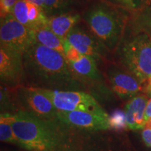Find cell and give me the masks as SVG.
<instances>
[{"instance_id": "obj_27", "label": "cell", "mask_w": 151, "mask_h": 151, "mask_svg": "<svg viewBox=\"0 0 151 151\" xmlns=\"http://www.w3.org/2000/svg\"><path fill=\"white\" fill-rule=\"evenodd\" d=\"M145 128H148V129H151V118H149L146 120V122H145L144 127H143V129Z\"/></svg>"}, {"instance_id": "obj_15", "label": "cell", "mask_w": 151, "mask_h": 151, "mask_svg": "<svg viewBox=\"0 0 151 151\" xmlns=\"http://www.w3.org/2000/svg\"><path fill=\"white\" fill-rule=\"evenodd\" d=\"M79 19L80 16L74 14H62L58 16H52L48 18L47 27L58 37L65 40L68 34L74 27Z\"/></svg>"}, {"instance_id": "obj_16", "label": "cell", "mask_w": 151, "mask_h": 151, "mask_svg": "<svg viewBox=\"0 0 151 151\" xmlns=\"http://www.w3.org/2000/svg\"><path fill=\"white\" fill-rule=\"evenodd\" d=\"M34 41L47 48L57 50L65 55V41L47 26L34 31Z\"/></svg>"}, {"instance_id": "obj_12", "label": "cell", "mask_w": 151, "mask_h": 151, "mask_svg": "<svg viewBox=\"0 0 151 151\" xmlns=\"http://www.w3.org/2000/svg\"><path fill=\"white\" fill-rule=\"evenodd\" d=\"M65 40L80 53L92 57L97 61L104 57L108 50L95 36L76 27L68 34Z\"/></svg>"}, {"instance_id": "obj_3", "label": "cell", "mask_w": 151, "mask_h": 151, "mask_svg": "<svg viewBox=\"0 0 151 151\" xmlns=\"http://www.w3.org/2000/svg\"><path fill=\"white\" fill-rule=\"evenodd\" d=\"M122 65L140 82L151 78V37L140 34L123 43L119 50Z\"/></svg>"}, {"instance_id": "obj_22", "label": "cell", "mask_w": 151, "mask_h": 151, "mask_svg": "<svg viewBox=\"0 0 151 151\" xmlns=\"http://www.w3.org/2000/svg\"><path fill=\"white\" fill-rule=\"evenodd\" d=\"M143 142L148 147L151 148V129L145 128L141 133Z\"/></svg>"}, {"instance_id": "obj_11", "label": "cell", "mask_w": 151, "mask_h": 151, "mask_svg": "<svg viewBox=\"0 0 151 151\" xmlns=\"http://www.w3.org/2000/svg\"><path fill=\"white\" fill-rule=\"evenodd\" d=\"M113 91L121 99H131L141 90V83L132 73L109 65L106 71Z\"/></svg>"}, {"instance_id": "obj_4", "label": "cell", "mask_w": 151, "mask_h": 151, "mask_svg": "<svg viewBox=\"0 0 151 151\" xmlns=\"http://www.w3.org/2000/svg\"><path fill=\"white\" fill-rule=\"evenodd\" d=\"M88 25L94 35L108 50H113L121 35V20L115 12L103 6L92 9L86 16Z\"/></svg>"}, {"instance_id": "obj_14", "label": "cell", "mask_w": 151, "mask_h": 151, "mask_svg": "<svg viewBox=\"0 0 151 151\" xmlns=\"http://www.w3.org/2000/svg\"><path fill=\"white\" fill-rule=\"evenodd\" d=\"M148 97L142 94H137L132 97L124 107V113L128 129L137 130L144 127L145 111L148 103Z\"/></svg>"}, {"instance_id": "obj_19", "label": "cell", "mask_w": 151, "mask_h": 151, "mask_svg": "<svg viewBox=\"0 0 151 151\" xmlns=\"http://www.w3.org/2000/svg\"><path fill=\"white\" fill-rule=\"evenodd\" d=\"M71 0H43V10L47 16L62 14L69 6Z\"/></svg>"}, {"instance_id": "obj_28", "label": "cell", "mask_w": 151, "mask_h": 151, "mask_svg": "<svg viewBox=\"0 0 151 151\" xmlns=\"http://www.w3.org/2000/svg\"><path fill=\"white\" fill-rule=\"evenodd\" d=\"M150 87H151V78H150Z\"/></svg>"}, {"instance_id": "obj_9", "label": "cell", "mask_w": 151, "mask_h": 151, "mask_svg": "<svg viewBox=\"0 0 151 151\" xmlns=\"http://www.w3.org/2000/svg\"><path fill=\"white\" fill-rule=\"evenodd\" d=\"M65 57L77 78L84 83H99L102 81L94 58L77 51L67 41H65Z\"/></svg>"}, {"instance_id": "obj_8", "label": "cell", "mask_w": 151, "mask_h": 151, "mask_svg": "<svg viewBox=\"0 0 151 151\" xmlns=\"http://www.w3.org/2000/svg\"><path fill=\"white\" fill-rule=\"evenodd\" d=\"M109 116L102 111H58V119L73 129L86 131H106L109 129Z\"/></svg>"}, {"instance_id": "obj_18", "label": "cell", "mask_w": 151, "mask_h": 151, "mask_svg": "<svg viewBox=\"0 0 151 151\" xmlns=\"http://www.w3.org/2000/svg\"><path fill=\"white\" fill-rule=\"evenodd\" d=\"M128 128L124 111L116 109L109 116V129L121 132Z\"/></svg>"}, {"instance_id": "obj_10", "label": "cell", "mask_w": 151, "mask_h": 151, "mask_svg": "<svg viewBox=\"0 0 151 151\" xmlns=\"http://www.w3.org/2000/svg\"><path fill=\"white\" fill-rule=\"evenodd\" d=\"M0 80L9 88H18L26 81L23 54L0 46Z\"/></svg>"}, {"instance_id": "obj_26", "label": "cell", "mask_w": 151, "mask_h": 151, "mask_svg": "<svg viewBox=\"0 0 151 151\" xmlns=\"http://www.w3.org/2000/svg\"><path fill=\"white\" fill-rule=\"evenodd\" d=\"M122 3H124V4L127 5V6L130 7V8H134V4L132 2V0H120Z\"/></svg>"}, {"instance_id": "obj_17", "label": "cell", "mask_w": 151, "mask_h": 151, "mask_svg": "<svg viewBox=\"0 0 151 151\" xmlns=\"http://www.w3.org/2000/svg\"><path fill=\"white\" fill-rule=\"evenodd\" d=\"M12 119L11 113H4L0 115V139L2 142L19 146L12 127Z\"/></svg>"}, {"instance_id": "obj_6", "label": "cell", "mask_w": 151, "mask_h": 151, "mask_svg": "<svg viewBox=\"0 0 151 151\" xmlns=\"http://www.w3.org/2000/svg\"><path fill=\"white\" fill-rule=\"evenodd\" d=\"M17 99L20 110L27 111L48 121L58 118V109L50 98L38 88L20 86L17 88Z\"/></svg>"}, {"instance_id": "obj_1", "label": "cell", "mask_w": 151, "mask_h": 151, "mask_svg": "<svg viewBox=\"0 0 151 151\" xmlns=\"http://www.w3.org/2000/svg\"><path fill=\"white\" fill-rule=\"evenodd\" d=\"M26 81L30 86L56 90L85 88L61 52L33 41L23 53Z\"/></svg>"}, {"instance_id": "obj_13", "label": "cell", "mask_w": 151, "mask_h": 151, "mask_svg": "<svg viewBox=\"0 0 151 151\" xmlns=\"http://www.w3.org/2000/svg\"><path fill=\"white\" fill-rule=\"evenodd\" d=\"M11 14L19 22L33 31L48 24V17L42 7L26 0H18Z\"/></svg>"}, {"instance_id": "obj_21", "label": "cell", "mask_w": 151, "mask_h": 151, "mask_svg": "<svg viewBox=\"0 0 151 151\" xmlns=\"http://www.w3.org/2000/svg\"><path fill=\"white\" fill-rule=\"evenodd\" d=\"M18 0H0L1 18L10 14Z\"/></svg>"}, {"instance_id": "obj_20", "label": "cell", "mask_w": 151, "mask_h": 151, "mask_svg": "<svg viewBox=\"0 0 151 151\" xmlns=\"http://www.w3.org/2000/svg\"><path fill=\"white\" fill-rule=\"evenodd\" d=\"M1 113H14L19 110L16 108V104L11 99L10 92L9 91V87L1 84Z\"/></svg>"}, {"instance_id": "obj_25", "label": "cell", "mask_w": 151, "mask_h": 151, "mask_svg": "<svg viewBox=\"0 0 151 151\" xmlns=\"http://www.w3.org/2000/svg\"><path fill=\"white\" fill-rule=\"evenodd\" d=\"M29 2L39 6L42 7L43 9V0H26Z\"/></svg>"}, {"instance_id": "obj_5", "label": "cell", "mask_w": 151, "mask_h": 151, "mask_svg": "<svg viewBox=\"0 0 151 151\" xmlns=\"http://www.w3.org/2000/svg\"><path fill=\"white\" fill-rule=\"evenodd\" d=\"M39 89L50 98L58 111H104L92 94L83 90Z\"/></svg>"}, {"instance_id": "obj_2", "label": "cell", "mask_w": 151, "mask_h": 151, "mask_svg": "<svg viewBox=\"0 0 151 151\" xmlns=\"http://www.w3.org/2000/svg\"><path fill=\"white\" fill-rule=\"evenodd\" d=\"M12 127L19 146L29 151H58V118L48 121L24 110L13 114Z\"/></svg>"}, {"instance_id": "obj_24", "label": "cell", "mask_w": 151, "mask_h": 151, "mask_svg": "<svg viewBox=\"0 0 151 151\" xmlns=\"http://www.w3.org/2000/svg\"><path fill=\"white\" fill-rule=\"evenodd\" d=\"M147 0H132V2L134 4V8L137 9L140 8L146 2Z\"/></svg>"}, {"instance_id": "obj_7", "label": "cell", "mask_w": 151, "mask_h": 151, "mask_svg": "<svg viewBox=\"0 0 151 151\" xmlns=\"http://www.w3.org/2000/svg\"><path fill=\"white\" fill-rule=\"evenodd\" d=\"M33 41V30L19 22L12 14L1 18L0 46L23 54Z\"/></svg>"}, {"instance_id": "obj_23", "label": "cell", "mask_w": 151, "mask_h": 151, "mask_svg": "<svg viewBox=\"0 0 151 151\" xmlns=\"http://www.w3.org/2000/svg\"><path fill=\"white\" fill-rule=\"evenodd\" d=\"M145 120H148L149 118H151V98L148 101L147 103L146 111H145Z\"/></svg>"}]
</instances>
